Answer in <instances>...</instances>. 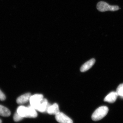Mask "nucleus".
<instances>
[{
	"label": "nucleus",
	"mask_w": 123,
	"mask_h": 123,
	"mask_svg": "<svg viewBox=\"0 0 123 123\" xmlns=\"http://www.w3.org/2000/svg\"><path fill=\"white\" fill-rule=\"evenodd\" d=\"M11 115V112L7 108L0 105V115L3 117H9Z\"/></svg>",
	"instance_id": "nucleus-11"
},
{
	"label": "nucleus",
	"mask_w": 123,
	"mask_h": 123,
	"mask_svg": "<svg viewBox=\"0 0 123 123\" xmlns=\"http://www.w3.org/2000/svg\"><path fill=\"white\" fill-rule=\"evenodd\" d=\"M17 112L23 118H35L37 116L36 110L31 106L28 107L20 106L18 108Z\"/></svg>",
	"instance_id": "nucleus-1"
},
{
	"label": "nucleus",
	"mask_w": 123,
	"mask_h": 123,
	"mask_svg": "<svg viewBox=\"0 0 123 123\" xmlns=\"http://www.w3.org/2000/svg\"><path fill=\"white\" fill-rule=\"evenodd\" d=\"M95 62L94 59H92L86 62L81 66L80 70L82 72H84L91 68Z\"/></svg>",
	"instance_id": "nucleus-8"
},
{
	"label": "nucleus",
	"mask_w": 123,
	"mask_h": 123,
	"mask_svg": "<svg viewBox=\"0 0 123 123\" xmlns=\"http://www.w3.org/2000/svg\"><path fill=\"white\" fill-rule=\"evenodd\" d=\"M108 108L106 106H102L97 108L92 114V119L93 121H98L103 118L107 114Z\"/></svg>",
	"instance_id": "nucleus-2"
},
{
	"label": "nucleus",
	"mask_w": 123,
	"mask_h": 123,
	"mask_svg": "<svg viewBox=\"0 0 123 123\" xmlns=\"http://www.w3.org/2000/svg\"><path fill=\"white\" fill-rule=\"evenodd\" d=\"M31 94L30 93H26L18 97L17 99L18 104H24L30 101Z\"/></svg>",
	"instance_id": "nucleus-7"
},
{
	"label": "nucleus",
	"mask_w": 123,
	"mask_h": 123,
	"mask_svg": "<svg viewBox=\"0 0 123 123\" xmlns=\"http://www.w3.org/2000/svg\"><path fill=\"white\" fill-rule=\"evenodd\" d=\"M47 112L50 115H55L60 112L59 106L56 103H54L53 105L49 107L47 110Z\"/></svg>",
	"instance_id": "nucleus-9"
},
{
	"label": "nucleus",
	"mask_w": 123,
	"mask_h": 123,
	"mask_svg": "<svg viewBox=\"0 0 123 123\" xmlns=\"http://www.w3.org/2000/svg\"><path fill=\"white\" fill-rule=\"evenodd\" d=\"M116 92L118 96L123 98V83L120 84L117 89Z\"/></svg>",
	"instance_id": "nucleus-12"
},
{
	"label": "nucleus",
	"mask_w": 123,
	"mask_h": 123,
	"mask_svg": "<svg viewBox=\"0 0 123 123\" xmlns=\"http://www.w3.org/2000/svg\"><path fill=\"white\" fill-rule=\"evenodd\" d=\"M118 96V94L116 92H112L105 97L104 101L110 103H113L116 101Z\"/></svg>",
	"instance_id": "nucleus-10"
},
{
	"label": "nucleus",
	"mask_w": 123,
	"mask_h": 123,
	"mask_svg": "<svg viewBox=\"0 0 123 123\" xmlns=\"http://www.w3.org/2000/svg\"><path fill=\"white\" fill-rule=\"evenodd\" d=\"M43 98V95L42 94H37L31 95L29 101L30 105L36 110V108L42 102Z\"/></svg>",
	"instance_id": "nucleus-4"
},
{
	"label": "nucleus",
	"mask_w": 123,
	"mask_h": 123,
	"mask_svg": "<svg viewBox=\"0 0 123 123\" xmlns=\"http://www.w3.org/2000/svg\"><path fill=\"white\" fill-rule=\"evenodd\" d=\"M0 123H2V121L1 119H0Z\"/></svg>",
	"instance_id": "nucleus-15"
},
{
	"label": "nucleus",
	"mask_w": 123,
	"mask_h": 123,
	"mask_svg": "<svg viewBox=\"0 0 123 123\" xmlns=\"http://www.w3.org/2000/svg\"><path fill=\"white\" fill-rule=\"evenodd\" d=\"M6 98L4 94L0 90V100L1 101H4Z\"/></svg>",
	"instance_id": "nucleus-14"
},
{
	"label": "nucleus",
	"mask_w": 123,
	"mask_h": 123,
	"mask_svg": "<svg viewBox=\"0 0 123 123\" xmlns=\"http://www.w3.org/2000/svg\"><path fill=\"white\" fill-rule=\"evenodd\" d=\"M55 118L59 123H73V120L63 112H60L56 115Z\"/></svg>",
	"instance_id": "nucleus-5"
},
{
	"label": "nucleus",
	"mask_w": 123,
	"mask_h": 123,
	"mask_svg": "<svg viewBox=\"0 0 123 123\" xmlns=\"http://www.w3.org/2000/svg\"><path fill=\"white\" fill-rule=\"evenodd\" d=\"M24 118L23 117L20 115L17 112H16L14 114L13 116V120L15 122H18Z\"/></svg>",
	"instance_id": "nucleus-13"
},
{
	"label": "nucleus",
	"mask_w": 123,
	"mask_h": 123,
	"mask_svg": "<svg viewBox=\"0 0 123 123\" xmlns=\"http://www.w3.org/2000/svg\"><path fill=\"white\" fill-rule=\"evenodd\" d=\"M50 105L47 100L46 98H43L42 102L36 108V110L40 112H47L48 108Z\"/></svg>",
	"instance_id": "nucleus-6"
},
{
	"label": "nucleus",
	"mask_w": 123,
	"mask_h": 123,
	"mask_svg": "<svg viewBox=\"0 0 123 123\" xmlns=\"http://www.w3.org/2000/svg\"><path fill=\"white\" fill-rule=\"evenodd\" d=\"M97 7L98 11L102 12L108 11H114L119 10L120 9L118 6L110 5L103 1L98 2L97 4Z\"/></svg>",
	"instance_id": "nucleus-3"
}]
</instances>
